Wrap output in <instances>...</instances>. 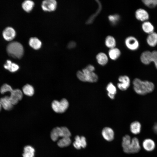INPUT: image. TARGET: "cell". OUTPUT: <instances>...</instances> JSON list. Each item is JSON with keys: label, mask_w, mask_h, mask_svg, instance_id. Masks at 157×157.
<instances>
[{"label": "cell", "mask_w": 157, "mask_h": 157, "mask_svg": "<svg viewBox=\"0 0 157 157\" xmlns=\"http://www.w3.org/2000/svg\"><path fill=\"white\" fill-rule=\"evenodd\" d=\"M133 84L135 91L141 95L150 93L154 88V85L152 82L147 81H142L138 78L134 80Z\"/></svg>", "instance_id": "1"}, {"label": "cell", "mask_w": 157, "mask_h": 157, "mask_svg": "<svg viewBox=\"0 0 157 157\" xmlns=\"http://www.w3.org/2000/svg\"><path fill=\"white\" fill-rule=\"evenodd\" d=\"M6 51L10 56L15 58H21L24 53L23 46L20 43L16 41L9 43L7 46Z\"/></svg>", "instance_id": "2"}, {"label": "cell", "mask_w": 157, "mask_h": 157, "mask_svg": "<svg viewBox=\"0 0 157 157\" xmlns=\"http://www.w3.org/2000/svg\"><path fill=\"white\" fill-rule=\"evenodd\" d=\"M142 149L140 140L137 136H134L132 138L131 141L123 150L126 154H135L139 153Z\"/></svg>", "instance_id": "3"}, {"label": "cell", "mask_w": 157, "mask_h": 157, "mask_svg": "<svg viewBox=\"0 0 157 157\" xmlns=\"http://www.w3.org/2000/svg\"><path fill=\"white\" fill-rule=\"evenodd\" d=\"M78 78L83 82H94L98 79L97 75L94 72H91L86 68L83 69L82 71H78L77 73Z\"/></svg>", "instance_id": "4"}, {"label": "cell", "mask_w": 157, "mask_h": 157, "mask_svg": "<svg viewBox=\"0 0 157 157\" xmlns=\"http://www.w3.org/2000/svg\"><path fill=\"white\" fill-rule=\"evenodd\" d=\"M141 145L142 149L148 153L154 151L156 146L155 140L150 138H147L144 139L141 142Z\"/></svg>", "instance_id": "5"}, {"label": "cell", "mask_w": 157, "mask_h": 157, "mask_svg": "<svg viewBox=\"0 0 157 157\" xmlns=\"http://www.w3.org/2000/svg\"><path fill=\"white\" fill-rule=\"evenodd\" d=\"M125 45L127 48L131 51H135L139 48L140 43L135 37L129 36L127 37L124 41Z\"/></svg>", "instance_id": "6"}, {"label": "cell", "mask_w": 157, "mask_h": 157, "mask_svg": "<svg viewBox=\"0 0 157 157\" xmlns=\"http://www.w3.org/2000/svg\"><path fill=\"white\" fill-rule=\"evenodd\" d=\"M57 1L55 0H45L41 3V8L43 10L51 12L54 11L57 6Z\"/></svg>", "instance_id": "7"}, {"label": "cell", "mask_w": 157, "mask_h": 157, "mask_svg": "<svg viewBox=\"0 0 157 157\" xmlns=\"http://www.w3.org/2000/svg\"><path fill=\"white\" fill-rule=\"evenodd\" d=\"M142 124L139 121H133L130 125V132L135 136H137L139 135L142 132Z\"/></svg>", "instance_id": "8"}, {"label": "cell", "mask_w": 157, "mask_h": 157, "mask_svg": "<svg viewBox=\"0 0 157 157\" xmlns=\"http://www.w3.org/2000/svg\"><path fill=\"white\" fill-rule=\"evenodd\" d=\"M10 95L9 97L10 101L13 105L17 104L19 101L21 100L23 97L22 91L18 89L13 90L10 92Z\"/></svg>", "instance_id": "9"}, {"label": "cell", "mask_w": 157, "mask_h": 157, "mask_svg": "<svg viewBox=\"0 0 157 157\" xmlns=\"http://www.w3.org/2000/svg\"><path fill=\"white\" fill-rule=\"evenodd\" d=\"M135 16L137 20L142 22L148 21L149 17L147 11L144 8H141L138 9L135 11Z\"/></svg>", "instance_id": "10"}, {"label": "cell", "mask_w": 157, "mask_h": 157, "mask_svg": "<svg viewBox=\"0 0 157 157\" xmlns=\"http://www.w3.org/2000/svg\"><path fill=\"white\" fill-rule=\"evenodd\" d=\"M118 80L120 82L117 84L118 88L121 90L124 91L127 90L130 85V79L127 76H122L119 77Z\"/></svg>", "instance_id": "11"}, {"label": "cell", "mask_w": 157, "mask_h": 157, "mask_svg": "<svg viewBox=\"0 0 157 157\" xmlns=\"http://www.w3.org/2000/svg\"><path fill=\"white\" fill-rule=\"evenodd\" d=\"M16 33L14 29L10 27L6 28L3 31L2 35L3 38L7 41H10L15 37Z\"/></svg>", "instance_id": "12"}, {"label": "cell", "mask_w": 157, "mask_h": 157, "mask_svg": "<svg viewBox=\"0 0 157 157\" xmlns=\"http://www.w3.org/2000/svg\"><path fill=\"white\" fill-rule=\"evenodd\" d=\"M87 144L86 139L85 137L76 135L75 137L73 145L76 149H79L81 148H85L86 147Z\"/></svg>", "instance_id": "13"}, {"label": "cell", "mask_w": 157, "mask_h": 157, "mask_svg": "<svg viewBox=\"0 0 157 157\" xmlns=\"http://www.w3.org/2000/svg\"><path fill=\"white\" fill-rule=\"evenodd\" d=\"M101 133L104 138L107 141H111L114 139V132L109 127L104 128L102 130Z\"/></svg>", "instance_id": "14"}, {"label": "cell", "mask_w": 157, "mask_h": 157, "mask_svg": "<svg viewBox=\"0 0 157 157\" xmlns=\"http://www.w3.org/2000/svg\"><path fill=\"white\" fill-rule=\"evenodd\" d=\"M152 51L147 50L143 52L140 56L142 63L145 65L149 64L151 62Z\"/></svg>", "instance_id": "15"}, {"label": "cell", "mask_w": 157, "mask_h": 157, "mask_svg": "<svg viewBox=\"0 0 157 157\" xmlns=\"http://www.w3.org/2000/svg\"><path fill=\"white\" fill-rule=\"evenodd\" d=\"M146 41L149 46L151 47H155L157 45V33L154 32L148 34Z\"/></svg>", "instance_id": "16"}, {"label": "cell", "mask_w": 157, "mask_h": 157, "mask_svg": "<svg viewBox=\"0 0 157 157\" xmlns=\"http://www.w3.org/2000/svg\"><path fill=\"white\" fill-rule=\"evenodd\" d=\"M0 101L2 107L5 110H9L13 108V105L10 101L9 96H6L1 98Z\"/></svg>", "instance_id": "17"}, {"label": "cell", "mask_w": 157, "mask_h": 157, "mask_svg": "<svg viewBox=\"0 0 157 157\" xmlns=\"http://www.w3.org/2000/svg\"><path fill=\"white\" fill-rule=\"evenodd\" d=\"M50 137L53 141L57 140L60 137L63 138V135L61 127H57L54 128L51 132Z\"/></svg>", "instance_id": "18"}, {"label": "cell", "mask_w": 157, "mask_h": 157, "mask_svg": "<svg viewBox=\"0 0 157 157\" xmlns=\"http://www.w3.org/2000/svg\"><path fill=\"white\" fill-rule=\"evenodd\" d=\"M141 28L144 32L148 34L154 32L155 28L154 25L148 21L142 22Z\"/></svg>", "instance_id": "19"}, {"label": "cell", "mask_w": 157, "mask_h": 157, "mask_svg": "<svg viewBox=\"0 0 157 157\" xmlns=\"http://www.w3.org/2000/svg\"><path fill=\"white\" fill-rule=\"evenodd\" d=\"M121 53L120 50L116 47L110 49L108 51L109 57L113 60H115L119 58Z\"/></svg>", "instance_id": "20"}, {"label": "cell", "mask_w": 157, "mask_h": 157, "mask_svg": "<svg viewBox=\"0 0 157 157\" xmlns=\"http://www.w3.org/2000/svg\"><path fill=\"white\" fill-rule=\"evenodd\" d=\"M29 44L33 49L38 50L41 47L42 43L41 41L36 37H31L29 40Z\"/></svg>", "instance_id": "21"}, {"label": "cell", "mask_w": 157, "mask_h": 157, "mask_svg": "<svg viewBox=\"0 0 157 157\" xmlns=\"http://www.w3.org/2000/svg\"><path fill=\"white\" fill-rule=\"evenodd\" d=\"M96 59L98 63L101 65H105L108 61V56L103 52L98 53L96 56Z\"/></svg>", "instance_id": "22"}, {"label": "cell", "mask_w": 157, "mask_h": 157, "mask_svg": "<svg viewBox=\"0 0 157 157\" xmlns=\"http://www.w3.org/2000/svg\"><path fill=\"white\" fill-rule=\"evenodd\" d=\"M4 68L12 72L17 71L19 68V67L17 64L12 63L11 60H7L4 65Z\"/></svg>", "instance_id": "23"}, {"label": "cell", "mask_w": 157, "mask_h": 157, "mask_svg": "<svg viewBox=\"0 0 157 157\" xmlns=\"http://www.w3.org/2000/svg\"><path fill=\"white\" fill-rule=\"evenodd\" d=\"M106 46L110 49L115 47L116 42L115 38L111 35L107 36L105 40Z\"/></svg>", "instance_id": "24"}, {"label": "cell", "mask_w": 157, "mask_h": 157, "mask_svg": "<svg viewBox=\"0 0 157 157\" xmlns=\"http://www.w3.org/2000/svg\"><path fill=\"white\" fill-rule=\"evenodd\" d=\"M34 5V3L33 1L31 0H26L22 3V7L25 11L29 13L33 9Z\"/></svg>", "instance_id": "25"}, {"label": "cell", "mask_w": 157, "mask_h": 157, "mask_svg": "<svg viewBox=\"0 0 157 157\" xmlns=\"http://www.w3.org/2000/svg\"><path fill=\"white\" fill-rule=\"evenodd\" d=\"M34 149L32 146L27 145L24 147L23 157H34Z\"/></svg>", "instance_id": "26"}, {"label": "cell", "mask_w": 157, "mask_h": 157, "mask_svg": "<svg viewBox=\"0 0 157 157\" xmlns=\"http://www.w3.org/2000/svg\"><path fill=\"white\" fill-rule=\"evenodd\" d=\"M106 90L108 92V95L111 99L114 98L115 95L116 93V89L115 87L111 83H110L107 85Z\"/></svg>", "instance_id": "27"}, {"label": "cell", "mask_w": 157, "mask_h": 157, "mask_svg": "<svg viewBox=\"0 0 157 157\" xmlns=\"http://www.w3.org/2000/svg\"><path fill=\"white\" fill-rule=\"evenodd\" d=\"M71 142V140L70 137H63L58 141L57 144L59 147L63 148L69 146Z\"/></svg>", "instance_id": "28"}, {"label": "cell", "mask_w": 157, "mask_h": 157, "mask_svg": "<svg viewBox=\"0 0 157 157\" xmlns=\"http://www.w3.org/2000/svg\"><path fill=\"white\" fill-rule=\"evenodd\" d=\"M22 90L24 94L29 96H33L34 93L33 87L31 85L28 84H26L23 86Z\"/></svg>", "instance_id": "29"}, {"label": "cell", "mask_w": 157, "mask_h": 157, "mask_svg": "<svg viewBox=\"0 0 157 157\" xmlns=\"http://www.w3.org/2000/svg\"><path fill=\"white\" fill-rule=\"evenodd\" d=\"M69 103L65 99H62L60 101L59 113H63L65 112L69 106Z\"/></svg>", "instance_id": "30"}, {"label": "cell", "mask_w": 157, "mask_h": 157, "mask_svg": "<svg viewBox=\"0 0 157 157\" xmlns=\"http://www.w3.org/2000/svg\"><path fill=\"white\" fill-rule=\"evenodd\" d=\"M142 3L147 7L153 8L157 6V0H142Z\"/></svg>", "instance_id": "31"}, {"label": "cell", "mask_w": 157, "mask_h": 157, "mask_svg": "<svg viewBox=\"0 0 157 157\" xmlns=\"http://www.w3.org/2000/svg\"><path fill=\"white\" fill-rule=\"evenodd\" d=\"M108 18L109 21L111 24L115 25L119 21L120 17L118 14H114L109 15Z\"/></svg>", "instance_id": "32"}, {"label": "cell", "mask_w": 157, "mask_h": 157, "mask_svg": "<svg viewBox=\"0 0 157 157\" xmlns=\"http://www.w3.org/2000/svg\"><path fill=\"white\" fill-rule=\"evenodd\" d=\"M13 90L10 85L7 84H4L1 87L0 92L1 94H3L7 92H10Z\"/></svg>", "instance_id": "33"}, {"label": "cell", "mask_w": 157, "mask_h": 157, "mask_svg": "<svg viewBox=\"0 0 157 157\" xmlns=\"http://www.w3.org/2000/svg\"><path fill=\"white\" fill-rule=\"evenodd\" d=\"M60 101L57 100H54L52 102L51 107L53 111L58 113H59L60 111Z\"/></svg>", "instance_id": "34"}, {"label": "cell", "mask_w": 157, "mask_h": 157, "mask_svg": "<svg viewBox=\"0 0 157 157\" xmlns=\"http://www.w3.org/2000/svg\"><path fill=\"white\" fill-rule=\"evenodd\" d=\"M151 62L154 63L156 68L157 69V51H152Z\"/></svg>", "instance_id": "35"}, {"label": "cell", "mask_w": 157, "mask_h": 157, "mask_svg": "<svg viewBox=\"0 0 157 157\" xmlns=\"http://www.w3.org/2000/svg\"><path fill=\"white\" fill-rule=\"evenodd\" d=\"M76 43L74 41L70 42L68 44V47L69 49H72L75 47L76 46Z\"/></svg>", "instance_id": "36"}, {"label": "cell", "mask_w": 157, "mask_h": 157, "mask_svg": "<svg viewBox=\"0 0 157 157\" xmlns=\"http://www.w3.org/2000/svg\"><path fill=\"white\" fill-rule=\"evenodd\" d=\"M85 68L89 71L92 72H93L95 69L93 65H88Z\"/></svg>", "instance_id": "37"}, {"label": "cell", "mask_w": 157, "mask_h": 157, "mask_svg": "<svg viewBox=\"0 0 157 157\" xmlns=\"http://www.w3.org/2000/svg\"><path fill=\"white\" fill-rule=\"evenodd\" d=\"M1 107H2V106H1V103H0V111H1Z\"/></svg>", "instance_id": "38"}]
</instances>
